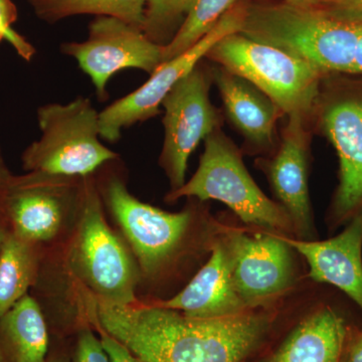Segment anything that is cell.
Masks as SVG:
<instances>
[{
  "mask_svg": "<svg viewBox=\"0 0 362 362\" xmlns=\"http://www.w3.org/2000/svg\"><path fill=\"white\" fill-rule=\"evenodd\" d=\"M82 310L92 327L122 342L142 362H245L275 323L268 307L237 315L197 319L139 300L115 305L90 296Z\"/></svg>",
  "mask_w": 362,
  "mask_h": 362,
  "instance_id": "6da1fadb",
  "label": "cell"
},
{
  "mask_svg": "<svg viewBox=\"0 0 362 362\" xmlns=\"http://www.w3.org/2000/svg\"><path fill=\"white\" fill-rule=\"evenodd\" d=\"M118 160V159H117ZM94 173L105 211L134 257L140 274L138 297L154 296L180 278L190 263L211 252L221 226L192 202L178 213L145 204L131 194L116 161ZM144 298V299H146Z\"/></svg>",
  "mask_w": 362,
  "mask_h": 362,
  "instance_id": "7a4b0ae2",
  "label": "cell"
},
{
  "mask_svg": "<svg viewBox=\"0 0 362 362\" xmlns=\"http://www.w3.org/2000/svg\"><path fill=\"white\" fill-rule=\"evenodd\" d=\"M52 251L61 258L76 309L85 296L115 305L139 301L137 264L120 233L109 223L94 175L84 178L82 204L70 239Z\"/></svg>",
  "mask_w": 362,
  "mask_h": 362,
  "instance_id": "3957f363",
  "label": "cell"
},
{
  "mask_svg": "<svg viewBox=\"0 0 362 362\" xmlns=\"http://www.w3.org/2000/svg\"><path fill=\"white\" fill-rule=\"evenodd\" d=\"M361 11L351 7L247 6L240 33L303 59L323 76L352 74Z\"/></svg>",
  "mask_w": 362,
  "mask_h": 362,
  "instance_id": "277c9868",
  "label": "cell"
},
{
  "mask_svg": "<svg viewBox=\"0 0 362 362\" xmlns=\"http://www.w3.org/2000/svg\"><path fill=\"white\" fill-rule=\"evenodd\" d=\"M182 197L223 202L245 225L295 238L289 214L262 192L247 170L240 150L221 128L204 139V151L194 176L177 190L169 192L165 202L173 204Z\"/></svg>",
  "mask_w": 362,
  "mask_h": 362,
  "instance_id": "5b68a950",
  "label": "cell"
},
{
  "mask_svg": "<svg viewBox=\"0 0 362 362\" xmlns=\"http://www.w3.org/2000/svg\"><path fill=\"white\" fill-rule=\"evenodd\" d=\"M37 123L42 136L21 156L26 173L86 177L119 159L100 141V113L89 98L45 104L37 110Z\"/></svg>",
  "mask_w": 362,
  "mask_h": 362,
  "instance_id": "8992f818",
  "label": "cell"
},
{
  "mask_svg": "<svg viewBox=\"0 0 362 362\" xmlns=\"http://www.w3.org/2000/svg\"><path fill=\"white\" fill-rule=\"evenodd\" d=\"M204 58L246 78L288 117L315 115L323 75L303 59L240 33L218 40Z\"/></svg>",
  "mask_w": 362,
  "mask_h": 362,
  "instance_id": "52a82bcc",
  "label": "cell"
},
{
  "mask_svg": "<svg viewBox=\"0 0 362 362\" xmlns=\"http://www.w3.org/2000/svg\"><path fill=\"white\" fill-rule=\"evenodd\" d=\"M84 178L42 173L11 176L0 194L8 232L45 251L63 247L77 223Z\"/></svg>",
  "mask_w": 362,
  "mask_h": 362,
  "instance_id": "ba28073f",
  "label": "cell"
},
{
  "mask_svg": "<svg viewBox=\"0 0 362 362\" xmlns=\"http://www.w3.org/2000/svg\"><path fill=\"white\" fill-rule=\"evenodd\" d=\"M211 83V69L199 63L162 102L164 142L159 165L168 177L170 192L185 185L188 159L199 143L221 128L223 119L209 98Z\"/></svg>",
  "mask_w": 362,
  "mask_h": 362,
  "instance_id": "9c48e42d",
  "label": "cell"
},
{
  "mask_svg": "<svg viewBox=\"0 0 362 362\" xmlns=\"http://www.w3.org/2000/svg\"><path fill=\"white\" fill-rule=\"evenodd\" d=\"M246 9L245 6H233L194 47L162 64L144 85L100 112L101 138L108 142L118 141L124 128L158 115L165 97L181 78L201 63L207 52L226 35L240 33Z\"/></svg>",
  "mask_w": 362,
  "mask_h": 362,
  "instance_id": "30bf717a",
  "label": "cell"
},
{
  "mask_svg": "<svg viewBox=\"0 0 362 362\" xmlns=\"http://www.w3.org/2000/svg\"><path fill=\"white\" fill-rule=\"evenodd\" d=\"M61 49L89 76L101 101L108 99L107 84L118 71L138 69L152 75L162 65V45L142 28L110 16L92 21L85 42H66Z\"/></svg>",
  "mask_w": 362,
  "mask_h": 362,
  "instance_id": "8fae6325",
  "label": "cell"
},
{
  "mask_svg": "<svg viewBox=\"0 0 362 362\" xmlns=\"http://www.w3.org/2000/svg\"><path fill=\"white\" fill-rule=\"evenodd\" d=\"M235 291L249 309L267 307L296 282L294 249L283 235L225 228Z\"/></svg>",
  "mask_w": 362,
  "mask_h": 362,
  "instance_id": "7c38bea8",
  "label": "cell"
},
{
  "mask_svg": "<svg viewBox=\"0 0 362 362\" xmlns=\"http://www.w3.org/2000/svg\"><path fill=\"white\" fill-rule=\"evenodd\" d=\"M315 114L339 158L332 218L344 223L362 211V90H343L326 97L320 93Z\"/></svg>",
  "mask_w": 362,
  "mask_h": 362,
  "instance_id": "4fadbf2b",
  "label": "cell"
},
{
  "mask_svg": "<svg viewBox=\"0 0 362 362\" xmlns=\"http://www.w3.org/2000/svg\"><path fill=\"white\" fill-rule=\"evenodd\" d=\"M288 118L275 156L267 162V175L279 204L291 218L295 239L315 240L308 187L309 120Z\"/></svg>",
  "mask_w": 362,
  "mask_h": 362,
  "instance_id": "5bb4252c",
  "label": "cell"
},
{
  "mask_svg": "<svg viewBox=\"0 0 362 362\" xmlns=\"http://www.w3.org/2000/svg\"><path fill=\"white\" fill-rule=\"evenodd\" d=\"M197 319L237 315L252 310L240 299L232 277V256L225 226L211 243L209 258L177 294L166 299H140Z\"/></svg>",
  "mask_w": 362,
  "mask_h": 362,
  "instance_id": "9a60e30c",
  "label": "cell"
},
{
  "mask_svg": "<svg viewBox=\"0 0 362 362\" xmlns=\"http://www.w3.org/2000/svg\"><path fill=\"white\" fill-rule=\"evenodd\" d=\"M341 233L326 240L283 239L306 259L309 277L335 286L362 311V211Z\"/></svg>",
  "mask_w": 362,
  "mask_h": 362,
  "instance_id": "2e32d148",
  "label": "cell"
},
{
  "mask_svg": "<svg viewBox=\"0 0 362 362\" xmlns=\"http://www.w3.org/2000/svg\"><path fill=\"white\" fill-rule=\"evenodd\" d=\"M228 120L257 153L277 149L276 124L283 115L277 105L246 78L221 68H211Z\"/></svg>",
  "mask_w": 362,
  "mask_h": 362,
  "instance_id": "e0dca14e",
  "label": "cell"
},
{
  "mask_svg": "<svg viewBox=\"0 0 362 362\" xmlns=\"http://www.w3.org/2000/svg\"><path fill=\"white\" fill-rule=\"evenodd\" d=\"M349 332L341 316L321 307L302 319L263 362H339Z\"/></svg>",
  "mask_w": 362,
  "mask_h": 362,
  "instance_id": "ac0fdd59",
  "label": "cell"
},
{
  "mask_svg": "<svg viewBox=\"0 0 362 362\" xmlns=\"http://www.w3.org/2000/svg\"><path fill=\"white\" fill-rule=\"evenodd\" d=\"M51 343L44 309L30 293L0 316V362H47Z\"/></svg>",
  "mask_w": 362,
  "mask_h": 362,
  "instance_id": "d6986e66",
  "label": "cell"
},
{
  "mask_svg": "<svg viewBox=\"0 0 362 362\" xmlns=\"http://www.w3.org/2000/svg\"><path fill=\"white\" fill-rule=\"evenodd\" d=\"M45 250L7 233L0 252V316L37 285Z\"/></svg>",
  "mask_w": 362,
  "mask_h": 362,
  "instance_id": "ffe728a7",
  "label": "cell"
},
{
  "mask_svg": "<svg viewBox=\"0 0 362 362\" xmlns=\"http://www.w3.org/2000/svg\"><path fill=\"white\" fill-rule=\"evenodd\" d=\"M39 18L57 21L78 16H110L142 28L146 0H30Z\"/></svg>",
  "mask_w": 362,
  "mask_h": 362,
  "instance_id": "44dd1931",
  "label": "cell"
},
{
  "mask_svg": "<svg viewBox=\"0 0 362 362\" xmlns=\"http://www.w3.org/2000/svg\"><path fill=\"white\" fill-rule=\"evenodd\" d=\"M238 0H194L175 37L162 47V64L188 51L206 35Z\"/></svg>",
  "mask_w": 362,
  "mask_h": 362,
  "instance_id": "7402d4cb",
  "label": "cell"
},
{
  "mask_svg": "<svg viewBox=\"0 0 362 362\" xmlns=\"http://www.w3.org/2000/svg\"><path fill=\"white\" fill-rule=\"evenodd\" d=\"M194 0H146L142 30L152 42L162 47L173 40L175 23L187 16Z\"/></svg>",
  "mask_w": 362,
  "mask_h": 362,
  "instance_id": "603a6c76",
  "label": "cell"
},
{
  "mask_svg": "<svg viewBox=\"0 0 362 362\" xmlns=\"http://www.w3.org/2000/svg\"><path fill=\"white\" fill-rule=\"evenodd\" d=\"M97 335L90 324L80 327L71 337V362H109L108 356Z\"/></svg>",
  "mask_w": 362,
  "mask_h": 362,
  "instance_id": "cb8c5ba5",
  "label": "cell"
},
{
  "mask_svg": "<svg viewBox=\"0 0 362 362\" xmlns=\"http://www.w3.org/2000/svg\"><path fill=\"white\" fill-rule=\"evenodd\" d=\"M16 9L11 0H0V42L6 39L16 47L23 59L30 61L33 54L32 45L11 30V23L16 21Z\"/></svg>",
  "mask_w": 362,
  "mask_h": 362,
  "instance_id": "d4e9b609",
  "label": "cell"
},
{
  "mask_svg": "<svg viewBox=\"0 0 362 362\" xmlns=\"http://www.w3.org/2000/svg\"><path fill=\"white\" fill-rule=\"evenodd\" d=\"M93 328L101 340L102 346L108 356L109 362H142L141 359L138 358L122 342L117 340L106 331L100 327Z\"/></svg>",
  "mask_w": 362,
  "mask_h": 362,
  "instance_id": "484cf974",
  "label": "cell"
},
{
  "mask_svg": "<svg viewBox=\"0 0 362 362\" xmlns=\"http://www.w3.org/2000/svg\"><path fill=\"white\" fill-rule=\"evenodd\" d=\"M339 362H362V330H349Z\"/></svg>",
  "mask_w": 362,
  "mask_h": 362,
  "instance_id": "4316f807",
  "label": "cell"
},
{
  "mask_svg": "<svg viewBox=\"0 0 362 362\" xmlns=\"http://www.w3.org/2000/svg\"><path fill=\"white\" fill-rule=\"evenodd\" d=\"M71 338L52 337L47 362H71Z\"/></svg>",
  "mask_w": 362,
  "mask_h": 362,
  "instance_id": "83f0119b",
  "label": "cell"
},
{
  "mask_svg": "<svg viewBox=\"0 0 362 362\" xmlns=\"http://www.w3.org/2000/svg\"><path fill=\"white\" fill-rule=\"evenodd\" d=\"M290 6L299 7H351L350 0H285Z\"/></svg>",
  "mask_w": 362,
  "mask_h": 362,
  "instance_id": "f1b7e54d",
  "label": "cell"
},
{
  "mask_svg": "<svg viewBox=\"0 0 362 362\" xmlns=\"http://www.w3.org/2000/svg\"><path fill=\"white\" fill-rule=\"evenodd\" d=\"M352 74L362 75V11H361V20H359L358 39H357L356 52H354V66Z\"/></svg>",
  "mask_w": 362,
  "mask_h": 362,
  "instance_id": "f546056e",
  "label": "cell"
},
{
  "mask_svg": "<svg viewBox=\"0 0 362 362\" xmlns=\"http://www.w3.org/2000/svg\"><path fill=\"white\" fill-rule=\"evenodd\" d=\"M13 175L9 169L7 168L4 157H2L1 150H0V194L4 192V188L8 185Z\"/></svg>",
  "mask_w": 362,
  "mask_h": 362,
  "instance_id": "4dcf8cb0",
  "label": "cell"
},
{
  "mask_svg": "<svg viewBox=\"0 0 362 362\" xmlns=\"http://www.w3.org/2000/svg\"><path fill=\"white\" fill-rule=\"evenodd\" d=\"M7 233H8V228H7L4 214H2L1 209H0V252H1L2 245H4Z\"/></svg>",
  "mask_w": 362,
  "mask_h": 362,
  "instance_id": "1f68e13d",
  "label": "cell"
},
{
  "mask_svg": "<svg viewBox=\"0 0 362 362\" xmlns=\"http://www.w3.org/2000/svg\"><path fill=\"white\" fill-rule=\"evenodd\" d=\"M350 4H351V8L362 11V0H350Z\"/></svg>",
  "mask_w": 362,
  "mask_h": 362,
  "instance_id": "d6a6232c",
  "label": "cell"
}]
</instances>
